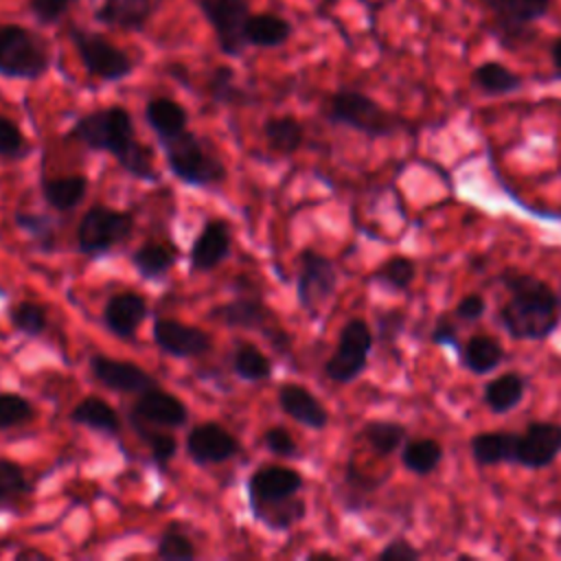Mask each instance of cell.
Masks as SVG:
<instances>
[{
  "instance_id": "1",
  "label": "cell",
  "mask_w": 561,
  "mask_h": 561,
  "mask_svg": "<svg viewBox=\"0 0 561 561\" xmlns=\"http://www.w3.org/2000/svg\"><path fill=\"white\" fill-rule=\"evenodd\" d=\"M68 138L90 151L114 156L121 169H125L136 180L158 182L153 149L136 138L134 118L121 105L99 107L79 116L70 127Z\"/></svg>"
},
{
  "instance_id": "2",
  "label": "cell",
  "mask_w": 561,
  "mask_h": 561,
  "mask_svg": "<svg viewBox=\"0 0 561 561\" xmlns=\"http://www.w3.org/2000/svg\"><path fill=\"white\" fill-rule=\"evenodd\" d=\"M500 283L508 291L497 318L504 331L515 340H546L561 324V296L541 278L504 270Z\"/></svg>"
},
{
  "instance_id": "3",
  "label": "cell",
  "mask_w": 561,
  "mask_h": 561,
  "mask_svg": "<svg viewBox=\"0 0 561 561\" xmlns=\"http://www.w3.org/2000/svg\"><path fill=\"white\" fill-rule=\"evenodd\" d=\"M302 476L285 465H263L248 478V504L252 517L272 530H287L298 524L307 508L298 497Z\"/></svg>"
},
{
  "instance_id": "4",
  "label": "cell",
  "mask_w": 561,
  "mask_h": 561,
  "mask_svg": "<svg viewBox=\"0 0 561 561\" xmlns=\"http://www.w3.org/2000/svg\"><path fill=\"white\" fill-rule=\"evenodd\" d=\"M162 151L167 158V167L173 178L193 188H217L226 182V167L219 156L191 129L162 140Z\"/></svg>"
},
{
  "instance_id": "5",
  "label": "cell",
  "mask_w": 561,
  "mask_h": 561,
  "mask_svg": "<svg viewBox=\"0 0 561 561\" xmlns=\"http://www.w3.org/2000/svg\"><path fill=\"white\" fill-rule=\"evenodd\" d=\"M324 116L333 125L351 127L368 138L394 136L405 127V121L401 116L386 110L379 101H375L366 92H359L353 88L335 90L327 101Z\"/></svg>"
},
{
  "instance_id": "6",
  "label": "cell",
  "mask_w": 561,
  "mask_h": 561,
  "mask_svg": "<svg viewBox=\"0 0 561 561\" xmlns=\"http://www.w3.org/2000/svg\"><path fill=\"white\" fill-rule=\"evenodd\" d=\"M489 18L491 37L508 50L528 46L535 37V22L546 18L552 0H473Z\"/></svg>"
},
{
  "instance_id": "7",
  "label": "cell",
  "mask_w": 561,
  "mask_h": 561,
  "mask_svg": "<svg viewBox=\"0 0 561 561\" xmlns=\"http://www.w3.org/2000/svg\"><path fill=\"white\" fill-rule=\"evenodd\" d=\"M50 44L18 22H0V77L37 81L50 68Z\"/></svg>"
},
{
  "instance_id": "8",
  "label": "cell",
  "mask_w": 561,
  "mask_h": 561,
  "mask_svg": "<svg viewBox=\"0 0 561 561\" xmlns=\"http://www.w3.org/2000/svg\"><path fill=\"white\" fill-rule=\"evenodd\" d=\"M134 232V217L127 210H116L105 204L90 206L77 224V250L85 256H101Z\"/></svg>"
},
{
  "instance_id": "9",
  "label": "cell",
  "mask_w": 561,
  "mask_h": 561,
  "mask_svg": "<svg viewBox=\"0 0 561 561\" xmlns=\"http://www.w3.org/2000/svg\"><path fill=\"white\" fill-rule=\"evenodd\" d=\"M375 335L364 318H351L337 335L335 351L324 362V375L333 383L355 381L368 366V355L373 348Z\"/></svg>"
},
{
  "instance_id": "10",
  "label": "cell",
  "mask_w": 561,
  "mask_h": 561,
  "mask_svg": "<svg viewBox=\"0 0 561 561\" xmlns=\"http://www.w3.org/2000/svg\"><path fill=\"white\" fill-rule=\"evenodd\" d=\"M68 37L88 75L103 81H123L134 72V59L101 33L72 24L68 28Z\"/></svg>"
},
{
  "instance_id": "11",
  "label": "cell",
  "mask_w": 561,
  "mask_h": 561,
  "mask_svg": "<svg viewBox=\"0 0 561 561\" xmlns=\"http://www.w3.org/2000/svg\"><path fill=\"white\" fill-rule=\"evenodd\" d=\"M337 289V272L329 256L318 250H302L298 259V278H296V296L302 311L311 318L320 313V309L333 298Z\"/></svg>"
},
{
  "instance_id": "12",
  "label": "cell",
  "mask_w": 561,
  "mask_h": 561,
  "mask_svg": "<svg viewBox=\"0 0 561 561\" xmlns=\"http://www.w3.org/2000/svg\"><path fill=\"white\" fill-rule=\"evenodd\" d=\"M199 13L210 24L217 48L226 57H241L248 48L243 26L250 11V0H195Z\"/></svg>"
},
{
  "instance_id": "13",
  "label": "cell",
  "mask_w": 561,
  "mask_h": 561,
  "mask_svg": "<svg viewBox=\"0 0 561 561\" xmlns=\"http://www.w3.org/2000/svg\"><path fill=\"white\" fill-rule=\"evenodd\" d=\"M561 454V423L533 421L515 443V460L526 469H543Z\"/></svg>"
},
{
  "instance_id": "14",
  "label": "cell",
  "mask_w": 561,
  "mask_h": 561,
  "mask_svg": "<svg viewBox=\"0 0 561 561\" xmlns=\"http://www.w3.org/2000/svg\"><path fill=\"white\" fill-rule=\"evenodd\" d=\"M156 346L171 357H202L213 348V337L193 324L171 318H156L151 327Z\"/></svg>"
},
{
  "instance_id": "15",
  "label": "cell",
  "mask_w": 561,
  "mask_h": 561,
  "mask_svg": "<svg viewBox=\"0 0 561 561\" xmlns=\"http://www.w3.org/2000/svg\"><path fill=\"white\" fill-rule=\"evenodd\" d=\"M129 421L151 427H182L188 421V408L173 392L153 386L138 394L134 408L129 410Z\"/></svg>"
},
{
  "instance_id": "16",
  "label": "cell",
  "mask_w": 561,
  "mask_h": 561,
  "mask_svg": "<svg viewBox=\"0 0 561 561\" xmlns=\"http://www.w3.org/2000/svg\"><path fill=\"white\" fill-rule=\"evenodd\" d=\"M90 373L103 388L114 392H125V394H140L158 386V381L138 364L127 359H114L107 355H92Z\"/></svg>"
},
{
  "instance_id": "17",
  "label": "cell",
  "mask_w": 561,
  "mask_h": 561,
  "mask_svg": "<svg viewBox=\"0 0 561 561\" xmlns=\"http://www.w3.org/2000/svg\"><path fill=\"white\" fill-rule=\"evenodd\" d=\"M237 451L239 440L215 421L199 423L186 434V454L197 465H219L234 458Z\"/></svg>"
},
{
  "instance_id": "18",
  "label": "cell",
  "mask_w": 561,
  "mask_h": 561,
  "mask_svg": "<svg viewBox=\"0 0 561 561\" xmlns=\"http://www.w3.org/2000/svg\"><path fill=\"white\" fill-rule=\"evenodd\" d=\"M208 318L228 327V329H243V331H261L263 335L272 333L274 313L270 307L254 296H239L228 302L215 305L208 311Z\"/></svg>"
},
{
  "instance_id": "19",
  "label": "cell",
  "mask_w": 561,
  "mask_h": 561,
  "mask_svg": "<svg viewBox=\"0 0 561 561\" xmlns=\"http://www.w3.org/2000/svg\"><path fill=\"white\" fill-rule=\"evenodd\" d=\"M232 248L230 224L224 219H208L195 237L188 261L195 272H210L224 263Z\"/></svg>"
},
{
  "instance_id": "20",
  "label": "cell",
  "mask_w": 561,
  "mask_h": 561,
  "mask_svg": "<svg viewBox=\"0 0 561 561\" xmlns=\"http://www.w3.org/2000/svg\"><path fill=\"white\" fill-rule=\"evenodd\" d=\"M147 316H149L147 300L136 291H118L110 296L103 307L105 329L121 340L136 337V331Z\"/></svg>"
},
{
  "instance_id": "21",
  "label": "cell",
  "mask_w": 561,
  "mask_h": 561,
  "mask_svg": "<svg viewBox=\"0 0 561 561\" xmlns=\"http://www.w3.org/2000/svg\"><path fill=\"white\" fill-rule=\"evenodd\" d=\"M278 405L289 419L309 430H324L329 425V410L300 383H283L278 388Z\"/></svg>"
},
{
  "instance_id": "22",
  "label": "cell",
  "mask_w": 561,
  "mask_h": 561,
  "mask_svg": "<svg viewBox=\"0 0 561 561\" xmlns=\"http://www.w3.org/2000/svg\"><path fill=\"white\" fill-rule=\"evenodd\" d=\"M153 11V0H101L94 9V20L118 31H142Z\"/></svg>"
},
{
  "instance_id": "23",
  "label": "cell",
  "mask_w": 561,
  "mask_h": 561,
  "mask_svg": "<svg viewBox=\"0 0 561 561\" xmlns=\"http://www.w3.org/2000/svg\"><path fill=\"white\" fill-rule=\"evenodd\" d=\"M291 33V22L278 13H250L243 26V39L254 48H278Z\"/></svg>"
},
{
  "instance_id": "24",
  "label": "cell",
  "mask_w": 561,
  "mask_h": 561,
  "mask_svg": "<svg viewBox=\"0 0 561 561\" xmlns=\"http://www.w3.org/2000/svg\"><path fill=\"white\" fill-rule=\"evenodd\" d=\"M145 121L158 136V140H169L184 129H188V112L184 105L169 96H153L145 105Z\"/></svg>"
},
{
  "instance_id": "25",
  "label": "cell",
  "mask_w": 561,
  "mask_h": 561,
  "mask_svg": "<svg viewBox=\"0 0 561 561\" xmlns=\"http://www.w3.org/2000/svg\"><path fill=\"white\" fill-rule=\"evenodd\" d=\"M44 202L57 213H70L77 208L88 193V178L72 173L61 178H42L39 182Z\"/></svg>"
},
{
  "instance_id": "26",
  "label": "cell",
  "mask_w": 561,
  "mask_h": 561,
  "mask_svg": "<svg viewBox=\"0 0 561 561\" xmlns=\"http://www.w3.org/2000/svg\"><path fill=\"white\" fill-rule=\"evenodd\" d=\"M70 421L107 436H114L121 432L118 412L105 399L94 394L83 397L79 403H75V408L70 410Z\"/></svg>"
},
{
  "instance_id": "27",
  "label": "cell",
  "mask_w": 561,
  "mask_h": 561,
  "mask_svg": "<svg viewBox=\"0 0 561 561\" xmlns=\"http://www.w3.org/2000/svg\"><path fill=\"white\" fill-rule=\"evenodd\" d=\"M515 443L517 434L513 432H480L471 436L469 449L471 458L480 467H491V465H502V462H513L515 460Z\"/></svg>"
},
{
  "instance_id": "28",
  "label": "cell",
  "mask_w": 561,
  "mask_h": 561,
  "mask_svg": "<svg viewBox=\"0 0 561 561\" xmlns=\"http://www.w3.org/2000/svg\"><path fill=\"white\" fill-rule=\"evenodd\" d=\"M471 83L473 88H478L482 94L489 96H502V94H513L517 90H522L524 79L511 70L508 66L500 64V61H482L471 70Z\"/></svg>"
},
{
  "instance_id": "29",
  "label": "cell",
  "mask_w": 561,
  "mask_h": 561,
  "mask_svg": "<svg viewBox=\"0 0 561 561\" xmlns=\"http://www.w3.org/2000/svg\"><path fill=\"white\" fill-rule=\"evenodd\" d=\"M504 359V348L502 344L486 333L473 335L465 342L460 348V364L471 370L473 375H486L493 368H497Z\"/></svg>"
},
{
  "instance_id": "30",
  "label": "cell",
  "mask_w": 561,
  "mask_h": 561,
  "mask_svg": "<svg viewBox=\"0 0 561 561\" xmlns=\"http://www.w3.org/2000/svg\"><path fill=\"white\" fill-rule=\"evenodd\" d=\"M175 259H178L175 250L160 241H145L131 252L134 270L147 280L164 278L173 270Z\"/></svg>"
},
{
  "instance_id": "31",
  "label": "cell",
  "mask_w": 561,
  "mask_h": 561,
  "mask_svg": "<svg viewBox=\"0 0 561 561\" xmlns=\"http://www.w3.org/2000/svg\"><path fill=\"white\" fill-rule=\"evenodd\" d=\"M526 379L519 373H504L484 383V403L495 414H506L517 408L526 394Z\"/></svg>"
},
{
  "instance_id": "32",
  "label": "cell",
  "mask_w": 561,
  "mask_h": 561,
  "mask_svg": "<svg viewBox=\"0 0 561 561\" xmlns=\"http://www.w3.org/2000/svg\"><path fill=\"white\" fill-rule=\"evenodd\" d=\"M263 136H265V142L270 149H274L276 153H283V156H291L305 142V127L291 114L270 116L263 123Z\"/></svg>"
},
{
  "instance_id": "33",
  "label": "cell",
  "mask_w": 561,
  "mask_h": 561,
  "mask_svg": "<svg viewBox=\"0 0 561 561\" xmlns=\"http://www.w3.org/2000/svg\"><path fill=\"white\" fill-rule=\"evenodd\" d=\"M230 368L241 381H250V383L265 381L272 377L270 357L250 342H239L234 346L230 357Z\"/></svg>"
},
{
  "instance_id": "34",
  "label": "cell",
  "mask_w": 561,
  "mask_h": 561,
  "mask_svg": "<svg viewBox=\"0 0 561 561\" xmlns=\"http://www.w3.org/2000/svg\"><path fill=\"white\" fill-rule=\"evenodd\" d=\"M443 460V445L434 438H414L408 440L401 449V465L416 473L430 476Z\"/></svg>"
},
{
  "instance_id": "35",
  "label": "cell",
  "mask_w": 561,
  "mask_h": 561,
  "mask_svg": "<svg viewBox=\"0 0 561 561\" xmlns=\"http://www.w3.org/2000/svg\"><path fill=\"white\" fill-rule=\"evenodd\" d=\"M405 427L401 423L394 421H368L362 427V438L364 443L377 454V456H390L392 451H397L403 440H405Z\"/></svg>"
},
{
  "instance_id": "36",
  "label": "cell",
  "mask_w": 561,
  "mask_h": 561,
  "mask_svg": "<svg viewBox=\"0 0 561 561\" xmlns=\"http://www.w3.org/2000/svg\"><path fill=\"white\" fill-rule=\"evenodd\" d=\"M15 226L24 230L31 241L42 250V252H53L55 241H57V224L42 213H31V210H18L13 217Z\"/></svg>"
},
{
  "instance_id": "37",
  "label": "cell",
  "mask_w": 561,
  "mask_h": 561,
  "mask_svg": "<svg viewBox=\"0 0 561 561\" xmlns=\"http://www.w3.org/2000/svg\"><path fill=\"white\" fill-rule=\"evenodd\" d=\"M414 276H416V265H414V261H412L410 256L397 254V256L386 259V261L373 272L370 280H375V283H379V285H383V287H388V289H392V291H403V289H408V287L412 285Z\"/></svg>"
},
{
  "instance_id": "38",
  "label": "cell",
  "mask_w": 561,
  "mask_h": 561,
  "mask_svg": "<svg viewBox=\"0 0 561 561\" xmlns=\"http://www.w3.org/2000/svg\"><path fill=\"white\" fill-rule=\"evenodd\" d=\"M28 493L31 484L24 469L9 458H0V511L18 506V502L24 500Z\"/></svg>"
},
{
  "instance_id": "39",
  "label": "cell",
  "mask_w": 561,
  "mask_h": 561,
  "mask_svg": "<svg viewBox=\"0 0 561 561\" xmlns=\"http://www.w3.org/2000/svg\"><path fill=\"white\" fill-rule=\"evenodd\" d=\"M206 92L219 105H241L248 101L245 92L234 83V70L230 66H217L208 75Z\"/></svg>"
},
{
  "instance_id": "40",
  "label": "cell",
  "mask_w": 561,
  "mask_h": 561,
  "mask_svg": "<svg viewBox=\"0 0 561 561\" xmlns=\"http://www.w3.org/2000/svg\"><path fill=\"white\" fill-rule=\"evenodd\" d=\"M9 320L13 324L15 331L28 335V337H37L46 331L48 327V316H46V309L33 300H22L18 302L11 313H9Z\"/></svg>"
},
{
  "instance_id": "41",
  "label": "cell",
  "mask_w": 561,
  "mask_h": 561,
  "mask_svg": "<svg viewBox=\"0 0 561 561\" xmlns=\"http://www.w3.org/2000/svg\"><path fill=\"white\" fill-rule=\"evenodd\" d=\"M35 416L33 403L18 392H0V430H11L31 423Z\"/></svg>"
},
{
  "instance_id": "42",
  "label": "cell",
  "mask_w": 561,
  "mask_h": 561,
  "mask_svg": "<svg viewBox=\"0 0 561 561\" xmlns=\"http://www.w3.org/2000/svg\"><path fill=\"white\" fill-rule=\"evenodd\" d=\"M131 427L136 430V434L140 436L142 443H147L149 451H151V458L160 465H167L175 451H178V440L169 434V432H162V430H156L151 425H145V423H138V421H131Z\"/></svg>"
},
{
  "instance_id": "43",
  "label": "cell",
  "mask_w": 561,
  "mask_h": 561,
  "mask_svg": "<svg viewBox=\"0 0 561 561\" xmlns=\"http://www.w3.org/2000/svg\"><path fill=\"white\" fill-rule=\"evenodd\" d=\"M28 151H31L28 138L24 136L20 125L13 118L0 114V158L15 162L28 156Z\"/></svg>"
},
{
  "instance_id": "44",
  "label": "cell",
  "mask_w": 561,
  "mask_h": 561,
  "mask_svg": "<svg viewBox=\"0 0 561 561\" xmlns=\"http://www.w3.org/2000/svg\"><path fill=\"white\" fill-rule=\"evenodd\" d=\"M156 554L160 559H195L197 550L193 546V541L188 539L186 533L178 530V528H169L160 535L158 546H156Z\"/></svg>"
},
{
  "instance_id": "45",
  "label": "cell",
  "mask_w": 561,
  "mask_h": 561,
  "mask_svg": "<svg viewBox=\"0 0 561 561\" xmlns=\"http://www.w3.org/2000/svg\"><path fill=\"white\" fill-rule=\"evenodd\" d=\"M77 0H28L26 9L39 26L57 24Z\"/></svg>"
},
{
  "instance_id": "46",
  "label": "cell",
  "mask_w": 561,
  "mask_h": 561,
  "mask_svg": "<svg viewBox=\"0 0 561 561\" xmlns=\"http://www.w3.org/2000/svg\"><path fill=\"white\" fill-rule=\"evenodd\" d=\"M263 445L270 454H274L278 458H300V447L296 445L294 436L280 425H274V427L265 430Z\"/></svg>"
},
{
  "instance_id": "47",
  "label": "cell",
  "mask_w": 561,
  "mask_h": 561,
  "mask_svg": "<svg viewBox=\"0 0 561 561\" xmlns=\"http://www.w3.org/2000/svg\"><path fill=\"white\" fill-rule=\"evenodd\" d=\"M344 482H346L348 493L353 495L351 506L357 504V497L373 493V491L381 484V480H375V478L366 476L364 471H359V469L355 467V462H348V465H346V469H344Z\"/></svg>"
},
{
  "instance_id": "48",
  "label": "cell",
  "mask_w": 561,
  "mask_h": 561,
  "mask_svg": "<svg viewBox=\"0 0 561 561\" xmlns=\"http://www.w3.org/2000/svg\"><path fill=\"white\" fill-rule=\"evenodd\" d=\"M405 327V316L399 309H390V311H381L377 316V337L379 342H394Z\"/></svg>"
},
{
  "instance_id": "49",
  "label": "cell",
  "mask_w": 561,
  "mask_h": 561,
  "mask_svg": "<svg viewBox=\"0 0 561 561\" xmlns=\"http://www.w3.org/2000/svg\"><path fill=\"white\" fill-rule=\"evenodd\" d=\"M421 557V550H416L408 539L397 537L392 541H388L379 552L377 559L379 561H414Z\"/></svg>"
},
{
  "instance_id": "50",
  "label": "cell",
  "mask_w": 561,
  "mask_h": 561,
  "mask_svg": "<svg viewBox=\"0 0 561 561\" xmlns=\"http://www.w3.org/2000/svg\"><path fill=\"white\" fill-rule=\"evenodd\" d=\"M430 340L432 344H438V346H449V348H456L460 353V340H458V329L456 324L449 320V318H438L432 333H430Z\"/></svg>"
},
{
  "instance_id": "51",
  "label": "cell",
  "mask_w": 561,
  "mask_h": 561,
  "mask_svg": "<svg viewBox=\"0 0 561 561\" xmlns=\"http://www.w3.org/2000/svg\"><path fill=\"white\" fill-rule=\"evenodd\" d=\"M484 309H486V302H484V298H482L480 294H467L465 298L458 300L454 316H456L458 320L473 322V320H480V318H482Z\"/></svg>"
},
{
  "instance_id": "52",
  "label": "cell",
  "mask_w": 561,
  "mask_h": 561,
  "mask_svg": "<svg viewBox=\"0 0 561 561\" xmlns=\"http://www.w3.org/2000/svg\"><path fill=\"white\" fill-rule=\"evenodd\" d=\"M550 59H552V66L561 72V35L554 37L550 44Z\"/></svg>"
},
{
  "instance_id": "53",
  "label": "cell",
  "mask_w": 561,
  "mask_h": 561,
  "mask_svg": "<svg viewBox=\"0 0 561 561\" xmlns=\"http://www.w3.org/2000/svg\"><path fill=\"white\" fill-rule=\"evenodd\" d=\"M13 557H15L18 561H20V559H42V561H44V559H48V554H44L42 550H28V548H26V550L15 552Z\"/></svg>"
},
{
  "instance_id": "54",
  "label": "cell",
  "mask_w": 561,
  "mask_h": 561,
  "mask_svg": "<svg viewBox=\"0 0 561 561\" xmlns=\"http://www.w3.org/2000/svg\"><path fill=\"white\" fill-rule=\"evenodd\" d=\"M309 559H337V557L331 552H311Z\"/></svg>"
}]
</instances>
